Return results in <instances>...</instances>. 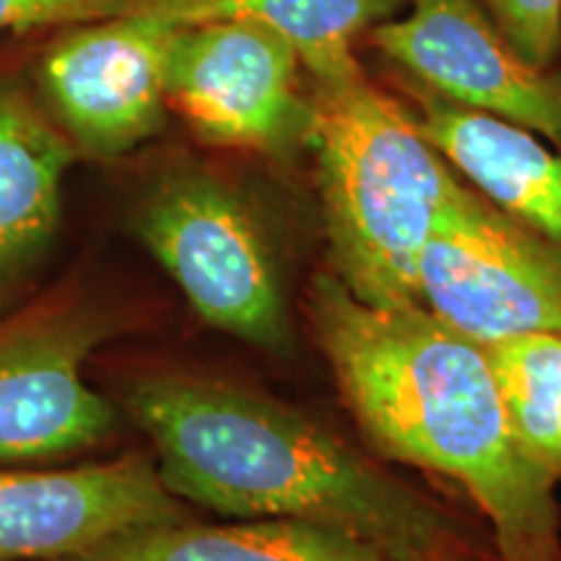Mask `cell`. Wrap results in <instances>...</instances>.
<instances>
[{
  "label": "cell",
  "mask_w": 561,
  "mask_h": 561,
  "mask_svg": "<svg viewBox=\"0 0 561 561\" xmlns=\"http://www.w3.org/2000/svg\"><path fill=\"white\" fill-rule=\"evenodd\" d=\"M125 409L151 437L178 500L244 520L328 525L390 561H500L491 536L261 392L161 371L128 385Z\"/></svg>",
  "instance_id": "6da1fadb"
},
{
  "label": "cell",
  "mask_w": 561,
  "mask_h": 561,
  "mask_svg": "<svg viewBox=\"0 0 561 561\" xmlns=\"http://www.w3.org/2000/svg\"><path fill=\"white\" fill-rule=\"evenodd\" d=\"M310 318L377 450L458 483L500 561H561L557 483L512 432L483 346L419 305L371 307L335 273L312 280Z\"/></svg>",
  "instance_id": "7a4b0ae2"
},
{
  "label": "cell",
  "mask_w": 561,
  "mask_h": 561,
  "mask_svg": "<svg viewBox=\"0 0 561 561\" xmlns=\"http://www.w3.org/2000/svg\"><path fill=\"white\" fill-rule=\"evenodd\" d=\"M310 79L307 140L333 273L371 307L416 305L419 252L458 172L359 60Z\"/></svg>",
  "instance_id": "3957f363"
},
{
  "label": "cell",
  "mask_w": 561,
  "mask_h": 561,
  "mask_svg": "<svg viewBox=\"0 0 561 561\" xmlns=\"http://www.w3.org/2000/svg\"><path fill=\"white\" fill-rule=\"evenodd\" d=\"M136 227L208 325L271 351L289 343L268 240L227 182L198 167L167 172L140 203Z\"/></svg>",
  "instance_id": "277c9868"
},
{
  "label": "cell",
  "mask_w": 561,
  "mask_h": 561,
  "mask_svg": "<svg viewBox=\"0 0 561 561\" xmlns=\"http://www.w3.org/2000/svg\"><path fill=\"white\" fill-rule=\"evenodd\" d=\"M416 305L486 346L561 333V255L458 178L416 261Z\"/></svg>",
  "instance_id": "5b68a950"
},
{
  "label": "cell",
  "mask_w": 561,
  "mask_h": 561,
  "mask_svg": "<svg viewBox=\"0 0 561 561\" xmlns=\"http://www.w3.org/2000/svg\"><path fill=\"white\" fill-rule=\"evenodd\" d=\"M301 70L299 53L261 24L180 26L167 66V102L208 144L280 153L310 130Z\"/></svg>",
  "instance_id": "8992f818"
},
{
  "label": "cell",
  "mask_w": 561,
  "mask_h": 561,
  "mask_svg": "<svg viewBox=\"0 0 561 561\" xmlns=\"http://www.w3.org/2000/svg\"><path fill=\"white\" fill-rule=\"evenodd\" d=\"M367 39L405 81L561 151V73L523 58L479 0H409Z\"/></svg>",
  "instance_id": "52a82bcc"
},
{
  "label": "cell",
  "mask_w": 561,
  "mask_h": 561,
  "mask_svg": "<svg viewBox=\"0 0 561 561\" xmlns=\"http://www.w3.org/2000/svg\"><path fill=\"white\" fill-rule=\"evenodd\" d=\"M110 320L81 299H47L0 322V460L94 445L115 411L83 377Z\"/></svg>",
  "instance_id": "ba28073f"
},
{
  "label": "cell",
  "mask_w": 561,
  "mask_h": 561,
  "mask_svg": "<svg viewBox=\"0 0 561 561\" xmlns=\"http://www.w3.org/2000/svg\"><path fill=\"white\" fill-rule=\"evenodd\" d=\"M178 30L151 16H110L53 47L42 79L83 149L123 153L157 130Z\"/></svg>",
  "instance_id": "9c48e42d"
},
{
  "label": "cell",
  "mask_w": 561,
  "mask_h": 561,
  "mask_svg": "<svg viewBox=\"0 0 561 561\" xmlns=\"http://www.w3.org/2000/svg\"><path fill=\"white\" fill-rule=\"evenodd\" d=\"M185 510L138 455L70 468H0V561H62L117 533L182 520Z\"/></svg>",
  "instance_id": "30bf717a"
},
{
  "label": "cell",
  "mask_w": 561,
  "mask_h": 561,
  "mask_svg": "<svg viewBox=\"0 0 561 561\" xmlns=\"http://www.w3.org/2000/svg\"><path fill=\"white\" fill-rule=\"evenodd\" d=\"M403 83L419 130L458 178L561 255V151L520 125Z\"/></svg>",
  "instance_id": "8fae6325"
},
{
  "label": "cell",
  "mask_w": 561,
  "mask_h": 561,
  "mask_svg": "<svg viewBox=\"0 0 561 561\" xmlns=\"http://www.w3.org/2000/svg\"><path fill=\"white\" fill-rule=\"evenodd\" d=\"M62 561H390L375 546L328 525L261 517L203 525L187 517L117 533Z\"/></svg>",
  "instance_id": "7c38bea8"
},
{
  "label": "cell",
  "mask_w": 561,
  "mask_h": 561,
  "mask_svg": "<svg viewBox=\"0 0 561 561\" xmlns=\"http://www.w3.org/2000/svg\"><path fill=\"white\" fill-rule=\"evenodd\" d=\"M409 0H123L117 16H151L174 26L250 21L284 37L310 76L356 62L354 45L398 16Z\"/></svg>",
  "instance_id": "4fadbf2b"
},
{
  "label": "cell",
  "mask_w": 561,
  "mask_h": 561,
  "mask_svg": "<svg viewBox=\"0 0 561 561\" xmlns=\"http://www.w3.org/2000/svg\"><path fill=\"white\" fill-rule=\"evenodd\" d=\"M70 149L26 91L0 83V276L50 240Z\"/></svg>",
  "instance_id": "5bb4252c"
},
{
  "label": "cell",
  "mask_w": 561,
  "mask_h": 561,
  "mask_svg": "<svg viewBox=\"0 0 561 561\" xmlns=\"http://www.w3.org/2000/svg\"><path fill=\"white\" fill-rule=\"evenodd\" d=\"M510 426L528 458L561 481V333H528L486 343Z\"/></svg>",
  "instance_id": "9a60e30c"
},
{
  "label": "cell",
  "mask_w": 561,
  "mask_h": 561,
  "mask_svg": "<svg viewBox=\"0 0 561 561\" xmlns=\"http://www.w3.org/2000/svg\"><path fill=\"white\" fill-rule=\"evenodd\" d=\"M523 58L553 68L561 53V0H479Z\"/></svg>",
  "instance_id": "2e32d148"
},
{
  "label": "cell",
  "mask_w": 561,
  "mask_h": 561,
  "mask_svg": "<svg viewBox=\"0 0 561 561\" xmlns=\"http://www.w3.org/2000/svg\"><path fill=\"white\" fill-rule=\"evenodd\" d=\"M123 0H0V32H24L62 21H102L121 13Z\"/></svg>",
  "instance_id": "e0dca14e"
}]
</instances>
